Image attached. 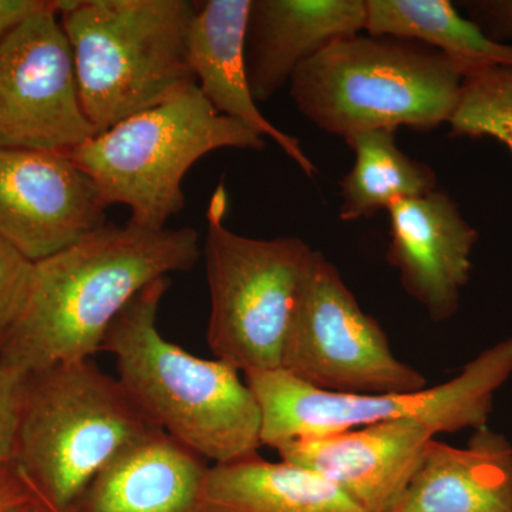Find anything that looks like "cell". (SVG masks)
Here are the masks:
<instances>
[{
	"label": "cell",
	"instance_id": "20",
	"mask_svg": "<svg viewBox=\"0 0 512 512\" xmlns=\"http://www.w3.org/2000/svg\"><path fill=\"white\" fill-rule=\"evenodd\" d=\"M355 163L340 181L339 218L355 222L393 204L437 190L436 171L403 153L396 130H372L348 138Z\"/></svg>",
	"mask_w": 512,
	"mask_h": 512
},
{
	"label": "cell",
	"instance_id": "8",
	"mask_svg": "<svg viewBox=\"0 0 512 512\" xmlns=\"http://www.w3.org/2000/svg\"><path fill=\"white\" fill-rule=\"evenodd\" d=\"M220 185L207 212L205 266L211 312L207 340L215 359L239 373L282 367L286 336L313 249L301 238L255 239L224 224Z\"/></svg>",
	"mask_w": 512,
	"mask_h": 512
},
{
	"label": "cell",
	"instance_id": "2",
	"mask_svg": "<svg viewBox=\"0 0 512 512\" xmlns=\"http://www.w3.org/2000/svg\"><path fill=\"white\" fill-rule=\"evenodd\" d=\"M170 278L138 293L110 326L101 352L116 357L117 379L144 419L215 464L258 454L262 414L234 367L168 342L157 326Z\"/></svg>",
	"mask_w": 512,
	"mask_h": 512
},
{
	"label": "cell",
	"instance_id": "25",
	"mask_svg": "<svg viewBox=\"0 0 512 512\" xmlns=\"http://www.w3.org/2000/svg\"><path fill=\"white\" fill-rule=\"evenodd\" d=\"M36 493L16 466L0 471V512L15 510Z\"/></svg>",
	"mask_w": 512,
	"mask_h": 512
},
{
	"label": "cell",
	"instance_id": "15",
	"mask_svg": "<svg viewBox=\"0 0 512 512\" xmlns=\"http://www.w3.org/2000/svg\"><path fill=\"white\" fill-rule=\"evenodd\" d=\"M366 0H252L245 64L256 103L274 97L303 63L366 30Z\"/></svg>",
	"mask_w": 512,
	"mask_h": 512
},
{
	"label": "cell",
	"instance_id": "12",
	"mask_svg": "<svg viewBox=\"0 0 512 512\" xmlns=\"http://www.w3.org/2000/svg\"><path fill=\"white\" fill-rule=\"evenodd\" d=\"M436 434L414 420L386 421L275 447L286 463L315 471L366 512H392Z\"/></svg>",
	"mask_w": 512,
	"mask_h": 512
},
{
	"label": "cell",
	"instance_id": "27",
	"mask_svg": "<svg viewBox=\"0 0 512 512\" xmlns=\"http://www.w3.org/2000/svg\"><path fill=\"white\" fill-rule=\"evenodd\" d=\"M9 512H59L46 503L45 500L39 497V495H35V497L30 498L29 501H26L25 504L19 505L15 510Z\"/></svg>",
	"mask_w": 512,
	"mask_h": 512
},
{
	"label": "cell",
	"instance_id": "17",
	"mask_svg": "<svg viewBox=\"0 0 512 512\" xmlns=\"http://www.w3.org/2000/svg\"><path fill=\"white\" fill-rule=\"evenodd\" d=\"M392 512H512V444L488 427L466 447L431 439Z\"/></svg>",
	"mask_w": 512,
	"mask_h": 512
},
{
	"label": "cell",
	"instance_id": "16",
	"mask_svg": "<svg viewBox=\"0 0 512 512\" xmlns=\"http://www.w3.org/2000/svg\"><path fill=\"white\" fill-rule=\"evenodd\" d=\"M187 35V62L198 89L221 116L271 138L312 178L318 173L298 138L274 126L259 110L249 87L245 36L252 0L194 2Z\"/></svg>",
	"mask_w": 512,
	"mask_h": 512
},
{
	"label": "cell",
	"instance_id": "19",
	"mask_svg": "<svg viewBox=\"0 0 512 512\" xmlns=\"http://www.w3.org/2000/svg\"><path fill=\"white\" fill-rule=\"evenodd\" d=\"M366 32L414 40L453 60L464 76L512 66V46L485 35L448 0H366Z\"/></svg>",
	"mask_w": 512,
	"mask_h": 512
},
{
	"label": "cell",
	"instance_id": "26",
	"mask_svg": "<svg viewBox=\"0 0 512 512\" xmlns=\"http://www.w3.org/2000/svg\"><path fill=\"white\" fill-rule=\"evenodd\" d=\"M45 0H0V39L29 16L46 9Z\"/></svg>",
	"mask_w": 512,
	"mask_h": 512
},
{
	"label": "cell",
	"instance_id": "23",
	"mask_svg": "<svg viewBox=\"0 0 512 512\" xmlns=\"http://www.w3.org/2000/svg\"><path fill=\"white\" fill-rule=\"evenodd\" d=\"M25 373L0 360V471L15 466Z\"/></svg>",
	"mask_w": 512,
	"mask_h": 512
},
{
	"label": "cell",
	"instance_id": "4",
	"mask_svg": "<svg viewBox=\"0 0 512 512\" xmlns=\"http://www.w3.org/2000/svg\"><path fill=\"white\" fill-rule=\"evenodd\" d=\"M190 0H57L84 114L96 134L195 83Z\"/></svg>",
	"mask_w": 512,
	"mask_h": 512
},
{
	"label": "cell",
	"instance_id": "18",
	"mask_svg": "<svg viewBox=\"0 0 512 512\" xmlns=\"http://www.w3.org/2000/svg\"><path fill=\"white\" fill-rule=\"evenodd\" d=\"M207 512H366L325 477L254 456L215 464L205 483Z\"/></svg>",
	"mask_w": 512,
	"mask_h": 512
},
{
	"label": "cell",
	"instance_id": "10",
	"mask_svg": "<svg viewBox=\"0 0 512 512\" xmlns=\"http://www.w3.org/2000/svg\"><path fill=\"white\" fill-rule=\"evenodd\" d=\"M94 134L55 0L0 39V148L69 154Z\"/></svg>",
	"mask_w": 512,
	"mask_h": 512
},
{
	"label": "cell",
	"instance_id": "14",
	"mask_svg": "<svg viewBox=\"0 0 512 512\" xmlns=\"http://www.w3.org/2000/svg\"><path fill=\"white\" fill-rule=\"evenodd\" d=\"M205 458L153 429L128 444L64 512H207Z\"/></svg>",
	"mask_w": 512,
	"mask_h": 512
},
{
	"label": "cell",
	"instance_id": "5",
	"mask_svg": "<svg viewBox=\"0 0 512 512\" xmlns=\"http://www.w3.org/2000/svg\"><path fill=\"white\" fill-rule=\"evenodd\" d=\"M221 148L261 151L265 138L218 114L192 83L94 134L69 157L93 178L107 207L126 205L134 224L164 229L184 210L185 174Z\"/></svg>",
	"mask_w": 512,
	"mask_h": 512
},
{
	"label": "cell",
	"instance_id": "1",
	"mask_svg": "<svg viewBox=\"0 0 512 512\" xmlns=\"http://www.w3.org/2000/svg\"><path fill=\"white\" fill-rule=\"evenodd\" d=\"M192 228L106 224L33 264L25 305L0 343V360L25 375L101 352L121 311L148 285L200 259Z\"/></svg>",
	"mask_w": 512,
	"mask_h": 512
},
{
	"label": "cell",
	"instance_id": "3",
	"mask_svg": "<svg viewBox=\"0 0 512 512\" xmlns=\"http://www.w3.org/2000/svg\"><path fill=\"white\" fill-rule=\"evenodd\" d=\"M463 70L439 50L394 36L336 40L303 63L289 82L296 109L345 140L372 130L427 133L457 109Z\"/></svg>",
	"mask_w": 512,
	"mask_h": 512
},
{
	"label": "cell",
	"instance_id": "22",
	"mask_svg": "<svg viewBox=\"0 0 512 512\" xmlns=\"http://www.w3.org/2000/svg\"><path fill=\"white\" fill-rule=\"evenodd\" d=\"M32 271V262L0 237V343L22 312Z\"/></svg>",
	"mask_w": 512,
	"mask_h": 512
},
{
	"label": "cell",
	"instance_id": "11",
	"mask_svg": "<svg viewBox=\"0 0 512 512\" xmlns=\"http://www.w3.org/2000/svg\"><path fill=\"white\" fill-rule=\"evenodd\" d=\"M106 210L69 154L0 148V237L32 264L104 227Z\"/></svg>",
	"mask_w": 512,
	"mask_h": 512
},
{
	"label": "cell",
	"instance_id": "7",
	"mask_svg": "<svg viewBox=\"0 0 512 512\" xmlns=\"http://www.w3.org/2000/svg\"><path fill=\"white\" fill-rule=\"evenodd\" d=\"M512 376V336L485 349L454 379L412 393L348 394L315 389L284 369L244 375L262 414V446L386 421L414 420L434 434L487 427L495 393Z\"/></svg>",
	"mask_w": 512,
	"mask_h": 512
},
{
	"label": "cell",
	"instance_id": "6",
	"mask_svg": "<svg viewBox=\"0 0 512 512\" xmlns=\"http://www.w3.org/2000/svg\"><path fill=\"white\" fill-rule=\"evenodd\" d=\"M153 429L119 379L92 359L62 363L26 377L15 466L64 512L111 458Z\"/></svg>",
	"mask_w": 512,
	"mask_h": 512
},
{
	"label": "cell",
	"instance_id": "24",
	"mask_svg": "<svg viewBox=\"0 0 512 512\" xmlns=\"http://www.w3.org/2000/svg\"><path fill=\"white\" fill-rule=\"evenodd\" d=\"M471 20L485 35L512 46V0H480L466 3Z\"/></svg>",
	"mask_w": 512,
	"mask_h": 512
},
{
	"label": "cell",
	"instance_id": "9",
	"mask_svg": "<svg viewBox=\"0 0 512 512\" xmlns=\"http://www.w3.org/2000/svg\"><path fill=\"white\" fill-rule=\"evenodd\" d=\"M286 373L325 392L412 393L426 377L393 355L380 323L367 315L338 268L313 251L286 336Z\"/></svg>",
	"mask_w": 512,
	"mask_h": 512
},
{
	"label": "cell",
	"instance_id": "21",
	"mask_svg": "<svg viewBox=\"0 0 512 512\" xmlns=\"http://www.w3.org/2000/svg\"><path fill=\"white\" fill-rule=\"evenodd\" d=\"M453 137H491L512 156V66H495L467 76L450 121Z\"/></svg>",
	"mask_w": 512,
	"mask_h": 512
},
{
	"label": "cell",
	"instance_id": "13",
	"mask_svg": "<svg viewBox=\"0 0 512 512\" xmlns=\"http://www.w3.org/2000/svg\"><path fill=\"white\" fill-rule=\"evenodd\" d=\"M387 212L386 259L399 272L404 291L434 322L453 318L470 281L478 232L457 202L440 190L396 202Z\"/></svg>",
	"mask_w": 512,
	"mask_h": 512
}]
</instances>
